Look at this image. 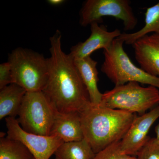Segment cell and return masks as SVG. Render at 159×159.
Returning a JSON list of instances; mask_svg holds the SVG:
<instances>
[{
  "mask_svg": "<svg viewBox=\"0 0 159 159\" xmlns=\"http://www.w3.org/2000/svg\"><path fill=\"white\" fill-rule=\"evenodd\" d=\"M61 39L58 30L50 37L48 76L43 92L57 111L79 113L90 100L74 58L63 51Z\"/></svg>",
  "mask_w": 159,
  "mask_h": 159,
  "instance_id": "cell-1",
  "label": "cell"
},
{
  "mask_svg": "<svg viewBox=\"0 0 159 159\" xmlns=\"http://www.w3.org/2000/svg\"><path fill=\"white\" fill-rule=\"evenodd\" d=\"M84 139L95 154L123 139L136 114L90 103L79 112Z\"/></svg>",
  "mask_w": 159,
  "mask_h": 159,
  "instance_id": "cell-2",
  "label": "cell"
},
{
  "mask_svg": "<svg viewBox=\"0 0 159 159\" xmlns=\"http://www.w3.org/2000/svg\"><path fill=\"white\" fill-rule=\"evenodd\" d=\"M13 83L27 92H43L48 76V58L28 49H15L8 57Z\"/></svg>",
  "mask_w": 159,
  "mask_h": 159,
  "instance_id": "cell-3",
  "label": "cell"
},
{
  "mask_svg": "<svg viewBox=\"0 0 159 159\" xmlns=\"http://www.w3.org/2000/svg\"><path fill=\"white\" fill-rule=\"evenodd\" d=\"M124 43L123 40L117 38L110 48L103 50L104 61L100 69L102 73L115 86L135 82L159 89V77L150 75L135 65L125 52Z\"/></svg>",
  "mask_w": 159,
  "mask_h": 159,
  "instance_id": "cell-4",
  "label": "cell"
},
{
  "mask_svg": "<svg viewBox=\"0 0 159 159\" xmlns=\"http://www.w3.org/2000/svg\"><path fill=\"white\" fill-rule=\"evenodd\" d=\"M159 104V89L149 86L144 87L135 82L115 86L102 94L100 105L142 115Z\"/></svg>",
  "mask_w": 159,
  "mask_h": 159,
  "instance_id": "cell-5",
  "label": "cell"
},
{
  "mask_svg": "<svg viewBox=\"0 0 159 159\" xmlns=\"http://www.w3.org/2000/svg\"><path fill=\"white\" fill-rule=\"evenodd\" d=\"M55 112L43 92H27L16 119L21 127L28 132L50 136Z\"/></svg>",
  "mask_w": 159,
  "mask_h": 159,
  "instance_id": "cell-6",
  "label": "cell"
},
{
  "mask_svg": "<svg viewBox=\"0 0 159 159\" xmlns=\"http://www.w3.org/2000/svg\"><path fill=\"white\" fill-rule=\"evenodd\" d=\"M130 3L129 0H87L80 10V23L86 27L102 22L103 17L111 16L121 20L125 31L133 30L138 20Z\"/></svg>",
  "mask_w": 159,
  "mask_h": 159,
  "instance_id": "cell-7",
  "label": "cell"
},
{
  "mask_svg": "<svg viewBox=\"0 0 159 159\" xmlns=\"http://www.w3.org/2000/svg\"><path fill=\"white\" fill-rule=\"evenodd\" d=\"M7 136L22 143L34 159H49L64 142L56 136L30 133L23 129L14 117L6 118Z\"/></svg>",
  "mask_w": 159,
  "mask_h": 159,
  "instance_id": "cell-8",
  "label": "cell"
},
{
  "mask_svg": "<svg viewBox=\"0 0 159 159\" xmlns=\"http://www.w3.org/2000/svg\"><path fill=\"white\" fill-rule=\"evenodd\" d=\"M159 118V104L150 111L137 116L120 142L122 152L131 156L137 155L149 139L148 132Z\"/></svg>",
  "mask_w": 159,
  "mask_h": 159,
  "instance_id": "cell-9",
  "label": "cell"
},
{
  "mask_svg": "<svg viewBox=\"0 0 159 159\" xmlns=\"http://www.w3.org/2000/svg\"><path fill=\"white\" fill-rule=\"evenodd\" d=\"M90 29V35L87 39L71 48L70 54L74 59L89 57L93 52L99 49L110 48L114 40L122 34L119 29L109 31L105 26L99 25L97 23L91 24Z\"/></svg>",
  "mask_w": 159,
  "mask_h": 159,
  "instance_id": "cell-10",
  "label": "cell"
},
{
  "mask_svg": "<svg viewBox=\"0 0 159 159\" xmlns=\"http://www.w3.org/2000/svg\"><path fill=\"white\" fill-rule=\"evenodd\" d=\"M132 47L140 68L150 75L158 77L159 34L145 35L134 43Z\"/></svg>",
  "mask_w": 159,
  "mask_h": 159,
  "instance_id": "cell-11",
  "label": "cell"
},
{
  "mask_svg": "<svg viewBox=\"0 0 159 159\" xmlns=\"http://www.w3.org/2000/svg\"><path fill=\"white\" fill-rule=\"evenodd\" d=\"M50 136L59 137L64 142L84 139L79 113H61L56 111Z\"/></svg>",
  "mask_w": 159,
  "mask_h": 159,
  "instance_id": "cell-12",
  "label": "cell"
},
{
  "mask_svg": "<svg viewBox=\"0 0 159 159\" xmlns=\"http://www.w3.org/2000/svg\"><path fill=\"white\" fill-rule=\"evenodd\" d=\"M83 82L88 93L91 103L99 105L102 100V94L100 93L98 87L99 81L97 65L98 62L91 56L74 59Z\"/></svg>",
  "mask_w": 159,
  "mask_h": 159,
  "instance_id": "cell-13",
  "label": "cell"
},
{
  "mask_svg": "<svg viewBox=\"0 0 159 159\" xmlns=\"http://www.w3.org/2000/svg\"><path fill=\"white\" fill-rule=\"evenodd\" d=\"M0 91V119L18 116L27 92L16 84H11Z\"/></svg>",
  "mask_w": 159,
  "mask_h": 159,
  "instance_id": "cell-14",
  "label": "cell"
},
{
  "mask_svg": "<svg viewBox=\"0 0 159 159\" xmlns=\"http://www.w3.org/2000/svg\"><path fill=\"white\" fill-rule=\"evenodd\" d=\"M145 17V25L142 29L133 33H122L118 38L124 43L132 45L139 39L149 33L159 34V2L146 9Z\"/></svg>",
  "mask_w": 159,
  "mask_h": 159,
  "instance_id": "cell-15",
  "label": "cell"
},
{
  "mask_svg": "<svg viewBox=\"0 0 159 159\" xmlns=\"http://www.w3.org/2000/svg\"><path fill=\"white\" fill-rule=\"evenodd\" d=\"M95 155L84 139L79 141L63 142L54 153L55 159H93Z\"/></svg>",
  "mask_w": 159,
  "mask_h": 159,
  "instance_id": "cell-16",
  "label": "cell"
},
{
  "mask_svg": "<svg viewBox=\"0 0 159 159\" xmlns=\"http://www.w3.org/2000/svg\"><path fill=\"white\" fill-rule=\"evenodd\" d=\"M22 143L8 136L1 137L0 159H34Z\"/></svg>",
  "mask_w": 159,
  "mask_h": 159,
  "instance_id": "cell-17",
  "label": "cell"
},
{
  "mask_svg": "<svg viewBox=\"0 0 159 159\" xmlns=\"http://www.w3.org/2000/svg\"><path fill=\"white\" fill-rule=\"evenodd\" d=\"M120 142H115L96 153L93 159H138L122 152Z\"/></svg>",
  "mask_w": 159,
  "mask_h": 159,
  "instance_id": "cell-18",
  "label": "cell"
},
{
  "mask_svg": "<svg viewBox=\"0 0 159 159\" xmlns=\"http://www.w3.org/2000/svg\"><path fill=\"white\" fill-rule=\"evenodd\" d=\"M137 155L138 159H159V140L149 138Z\"/></svg>",
  "mask_w": 159,
  "mask_h": 159,
  "instance_id": "cell-19",
  "label": "cell"
},
{
  "mask_svg": "<svg viewBox=\"0 0 159 159\" xmlns=\"http://www.w3.org/2000/svg\"><path fill=\"white\" fill-rule=\"evenodd\" d=\"M13 84L11 66L8 61L0 65V89Z\"/></svg>",
  "mask_w": 159,
  "mask_h": 159,
  "instance_id": "cell-20",
  "label": "cell"
},
{
  "mask_svg": "<svg viewBox=\"0 0 159 159\" xmlns=\"http://www.w3.org/2000/svg\"><path fill=\"white\" fill-rule=\"evenodd\" d=\"M65 1L64 0H48V2L52 6H57L61 5L64 3Z\"/></svg>",
  "mask_w": 159,
  "mask_h": 159,
  "instance_id": "cell-21",
  "label": "cell"
},
{
  "mask_svg": "<svg viewBox=\"0 0 159 159\" xmlns=\"http://www.w3.org/2000/svg\"><path fill=\"white\" fill-rule=\"evenodd\" d=\"M155 131L156 134V138L159 141V123L155 128Z\"/></svg>",
  "mask_w": 159,
  "mask_h": 159,
  "instance_id": "cell-22",
  "label": "cell"
},
{
  "mask_svg": "<svg viewBox=\"0 0 159 159\" xmlns=\"http://www.w3.org/2000/svg\"></svg>",
  "mask_w": 159,
  "mask_h": 159,
  "instance_id": "cell-23",
  "label": "cell"
}]
</instances>
